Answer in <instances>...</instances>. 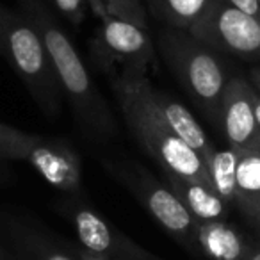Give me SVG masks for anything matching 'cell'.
Returning a JSON list of instances; mask_svg holds the SVG:
<instances>
[{"label":"cell","mask_w":260,"mask_h":260,"mask_svg":"<svg viewBox=\"0 0 260 260\" xmlns=\"http://www.w3.org/2000/svg\"><path fill=\"white\" fill-rule=\"evenodd\" d=\"M150 96H152L153 107L157 109L160 118L166 121V125L173 130L182 141L187 143L192 150H196L207 162V159L210 157V153L214 152L216 146L210 143L205 130L196 121V118L191 114V111L184 104L170 98L166 93L157 91L153 86L150 89Z\"/></svg>","instance_id":"11"},{"label":"cell","mask_w":260,"mask_h":260,"mask_svg":"<svg viewBox=\"0 0 260 260\" xmlns=\"http://www.w3.org/2000/svg\"><path fill=\"white\" fill-rule=\"evenodd\" d=\"M0 54L23 80L38 107L48 118H57L64 94L43 40L22 11L4 6H0Z\"/></svg>","instance_id":"3"},{"label":"cell","mask_w":260,"mask_h":260,"mask_svg":"<svg viewBox=\"0 0 260 260\" xmlns=\"http://www.w3.org/2000/svg\"><path fill=\"white\" fill-rule=\"evenodd\" d=\"M23 162H29L54 189L68 196H80V157L66 139L34 134Z\"/></svg>","instance_id":"9"},{"label":"cell","mask_w":260,"mask_h":260,"mask_svg":"<svg viewBox=\"0 0 260 260\" xmlns=\"http://www.w3.org/2000/svg\"><path fill=\"white\" fill-rule=\"evenodd\" d=\"M66 246H68V248L72 249V253L79 260H111V258H105V256L98 255V253L89 251V249H86L84 246H80L79 242H68Z\"/></svg>","instance_id":"22"},{"label":"cell","mask_w":260,"mask_h":260,"mask_svg":"<svg viewBox=\"0 0 260 260\" xmlns=\"http://www.w3.org/2000/svg\"><path fill=\"white\" fill-rule=\"evenodd\" d=\"M0 160H2V159H0Z\"/></svg>","instance_id":"29"},{"label":"cell","mask_w":260,"mask_h":260,"mask_svg":"<svg viewBox=\"0 0 260 260\" xmlns=\"http://www.w3.org/2000/svg\"><path fill=\"white\" fill-rule=\"evenodd\" d=\"M0 258H4V251L2 249H0Z\"/></svg>","instance_id":"27"},{"label":"cell","mask_w":260,"mask_h":260,"mask_svg":"<svg viewBox=\"0 0 260 260\" xmlns=\"http://www.w3.org/2000/svg\"><path fill=\"white\" fill-rule=\"evenodd\" d=\"M187 32L214 52L230 54L244 61L260 59V20L235 9L226 0H217Z\"/></svg>","instance_id":"7"},{"label":"cell","mask_w":260,"mask_h":260,"mask_svg":"<svg viewBox=\"0 0 260 260\" xmlns=\"http://www.w3.org/2000/svg\"><path fill=\"white\" fill-rule=\"evenodd\" d=\"M253 224H255L256 228L260 230V203H258V207H256V212H255V217H253V221H251Z\"/></svg>","instance_id":"26"},{"label":"cell","mask_w":260,"mask_h":260,"mask_svg":"<svg viewBox=\"0 0 260 260\" xmlns=\"http://www.w3.org/2000/svg\"><path fill=\"white\" fill-rule=\"evenodd\" d=\"M104 168L132 192L146 212L175 241L185 248H198V221L170 185L159 182L143 164L132 159L104 160Z\"/></svg>","instance_id":"5"},{"label":"cell","mask_w":260,"mask_h":260,"mask_svg":"<svg viewBox=\"0 0 260 260\" xmlns=\"http://www.w3.org/2000/svg\"><path fill=\"white\" fill-rule=\"evenodd\" d=\"M253 109H255L256 126H258V132H260V93H256L255 89H253Z\"/></svg>","instance_id":"24"},{"label":"cell","mask_w":260,"mask_h":260,"mask_svg":"<svg viewBox=\"0 0 260 260\" xmlns=\"http://www.w3.org/2000/svg\"><path fill=\"white\" fill-rule=\"evenodd\" d=\"M217 123L223 128L224 139L230 148L237 152L260 148V132L253 109V87L246 79H228L221 98Z\"/></svg>","instance_id":"10"},{"label":"cell","mask_w":260,"mask_h":260,"mask_svg":"<svg viewBox=\"0 0 260 260\" xmlns=\"http://www.w3.org/2000/svg\"><path fill=\"white\" fill-rule=\"evenodd\" d=\"M226 2L239 11L260 20V0H226Z\"/></svg>","instance_id":"21"},{"label":"cell","mask_w":260,"mask_h":260,"mask_svg":"<svg viewBox=\"0 0 260 260\" xmlns=\"http://www.w3.org/2000/svg\"><path fill=\"white\" fill-rule=\"evenodd\" d=\"M22 13L40 32L48 57L55 70L64 98L75 116L82 134L94 143H107L118 138L116 123L107 100L87 72L84 59L77 52L68 32L61 25L47 0H18Z\"/></svg>","instance_id":"1"},{"label":"cell","mask_w":260,"mask_h":260,"mask_svg":"<svg viewBox=\"0 0 260 260\" xmlns=\"http://www.w3.org/2000/svg\"><path fill=\"white\" fill-rule=\"evenodd\" d=\"M109 15L148 29V16L141 0H102Z\"/></svg>","instance_id":"20"},{"label":"cell","mask_w":260,"mask_h":260,"mask_svg":"<svg viewBox=\"0 0 260 260\" xmlns=\"http://www.w3.org/2000/svg\"><path fill=\"white\" fill-rule=\"evenodd\" d=\"M246 260H260V244H253L251 251H249Z\"/></svg>","instance_id":"25"},{"label":"cell","mask_w":260,"mask_h":260,"mask_svg":"<svg viewBox=\"0 0 260 260\" xmlns=\"http://www.w3.org/2000/svg\"><path fill=\"white\" fill-rule=\"evenodd\" d=\"M0 260H6V256H4V258H0Z\"/></svg>","instance_id":"28"},{"label":"cell","mask_w":260,"mask_h":260,"mask_svg":"<svg viewBox=\"0 0 260 260\" xmlns=\"http://www.w3.org/2000/svg\"><path fill=\"white\" fill-rule=\"evenodd\" d=\"M150 89L152 82L148 77L118 73L112 79V91L118 100L119 111L136 141L159 164L162 173L210 184L205 159L166 125L153 107Z\"/></svg>","instance_id":"2"},{"label":"cell","mask_w":260,"mask_h":260,"mask_svg":"<svg viewBox=\"0 0 260 260\" xmlns=\"http://www.w3.org/2000/svg\"><path fill=\"white\" fill-rule=\"evenodd\" d=\"M260 203V148L239 152L235 207L253 221Z\"/></svg>","instance_id":"16"},{"label":"cell","mask_w":260,"mask_h":260,"mask_svg":"<svg viewBox=\"0 0 260 260\" xmlns=\"http://www.w3.org/2000/svg\"><path fill=\"white\" fill-rule=\"evenodd\" d=\"M157 48L191 100L207 118L217 123L228 77L216 52L191 32L177 29L162 30Z\"/></svg>","instance_id":"4"},{"label":"cell","mask_w":260,"mask_h":260,"mask_svg":"<svg viewBox=\"0 0 260 260\" xmlns=\"http://www.w3.org/2000/svg\"><path fill=\"white\" fill-rule=\"evenodd\" d=\"M47 2L57 11L59 16L75 27H79L86 20L87 9H91L100 20L109 15L102 0H47Z\"/></svg>","instance_id":"18"},{"label":"cell","mask_w":260,"mask_h":260,"mask_svg":"<svg viewBox=\"0 0 260 260\" xmlns=\"http://www.w3.org/2000/svg\"><path fill=\"white\" fill-rule=\"evenodd\" d=\"M6 228L13 249L22 260H79L68 246L59 244L38 228L15 219H9Z\"/></svg>","instance_id":"14"},{"label":"cell","mask_w":260,"mask_h":260,"mask_svg":"<svg viewBox=\"0 0 260 260\" xmlns=\"http://www.w3.org/2000/svg\"><path fill=\"white\" fill-rule=\"evenodd\" d=\"M198 248L209 260H246L253 244L234 224L219 219L198 223Z\"/></svg>","instance_id":"13"},{"label":"cell","mask_w":260,"mask_h":260,"mask_svg":"<svg viewBox=\"0 0 260 260\" xmlns=\"http://www.w3.org/2000/svg\"><path fill=\"white\" fill-rule=\"evenodd\" d=\"M249 84H251L256 93H260V66L258 68H253L249 72Z\"/></svg>","instance_id":"23"},{"label":"cell","mask_w":260,"mask_h":260,"mask_svg":"<svg viewBox=\"0 0 260 260\" xmlns=\"http://www.w3.org/2000/svg\"><path fill=\"white\" fill-rule=\"evenodd\" d=\"M217 0H146L155 20L177 30H191L212 9Z\"/></svg>","instance_id":"15"},{"label":"cell","mask_w":260,"mask_h":260,"mask_svg":"<svg viewBox=\"0 0 260 260\" xmlns=\"http://www.w3.org/2000/svg\"><path fill=\"white\" fill-rule=\"evenodd\" d=\"M32 139L34 134L23 132V130L6 125V123H0V159L23 160Z\"/></svg>","instance_id":"19"},{"label":"cell","mask_w":260,"mask_h":260,"mask_svg":"<svg viewBox=\"0 0 260 260\" xmlns=\"http://www.w3.org/2000/svg\"><path fill=\"white\" fill-rule=\"evenodd\" d=\"M237 162L239 152L230 146L214 148V152L207 159L210 184L228 205H235V196H237Z\"/></svg>","instance_id":"17"},{"label":"cell","mask_w":260,"mask_h":260,"mask_svg":"<svg viewBox=\"0 0 260 260\" xmlns=\"http://www.w3.org/2000/svg\"><path fill=\"white\" fill-rule=\"evenodd\" d=\"M61 210L72 223L77 242L89 251L111 260H162L79 198L64 202Z\"/></svg>","instance_id":"8"},{"label":"cell","mask_w":260,"mask_h":260,"mask_svg":"<svg viewBox=\"0 0 260 260\" xmlns=\"http://www.w3.org/2000/svg\"><path fill=\"white\" fill-rule=\"evenodd\" d=\"M164 178L198 223L226 219L228 203L217 194L209 182L187 180L170 173H164Z\"/></svg>","instance_id":"12"},{"label":"cell","mask_w":260,"mask_h":260,"mask_svg":"<svg viewBox=\"0 0 260 260\" xmlns=\"http://www.w3.org/2000/svg\"><path fill=\"white\" fill-rule=\"evenodd\" d=\"M91 55L105 72L118 66L123 75L146 77L155 59V45L148 29L107 15L100 20V27L91 41Z\"/></svg>","instance_id":"6"}]
</instances>
